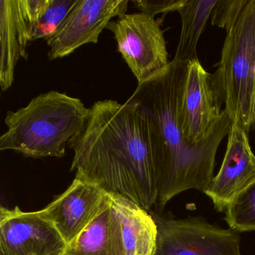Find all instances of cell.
<instances>
[{
  "label": "cell",
  "mask_w": 255,
  "mask_h": 255,
  "mask_svg": "<svg viewBox=\"0 0 255 255\" xmlns=\"http://www.w3.org/2000/svg\"><path fill=\"white\" fill-rule=\"evenodd\" d=\"M90 113L79 98L57 91L41 94L26 107L7 113L0 150L34 159L63 157L67 146L83 132Z\"/></svg>",
  "instance_id": "3"
},
{
  "label": "cell",
  "mask_w": 255,
  "mask_h": 255,
  "mask_svg": "<svg viewBox=\"0 0 255 255\" xmlns=\"http://www.w3.org/2000/svg\"><path fill=\"white\" fill-rule=\"evenodd\" d=\"M71 171L148 211L157 199L147 121L129 101L95 102L83 132L69 143Z\"/></svg>",
  "instance_id": "2"
},
{
  "label": "cell",
  "mask_w": 255,
  "mask_h": 255,
  "mask_svg": "<svg viewBox=\"0 0 255 255\" xmlns=\"http://www.w3.org/2000/svg\"><path fill=\"white\" fill-rule=\"evenodd\" d=\"M248 2L249 0H219L212 11V25L229 33Z\"/></svg>",
  "instance_id": "18"
},
{
  "label": "cell",
  "mask_w": 255,
  "mask_h": 255,
  "mask_svg": "<svg viewBox=\"0 0 255 255\" xmlns=\"http://www.w3.org/2000/svg\"><path fill=\"white\" fill-rule=\"evenodd\" d=\"M110 201L109 192L76 176L68 189L42 210L69 245L105 210Z\"/></svg>",
  "instance_id": "11"
},
{
  "label": "cell",
  "mask_w": 255,
  "mask_h": 255,
  "mask_svg": "<svg viewBox=\"0 0 255 255\" xmlns=\"http://www.w3.org/2000/svg\"><path fill=\"white\" fill-rule=\"evenodd\" d=\"M0 255H9L8 254L5 253V252H0Z\"/></svg>",
  "instance_id": "21"
},
{
  "label": "cell",
  "mask_w": 255,
  "mask_h": 255,
  "mask_svg": "<svg viewBox=\"0 0 255 255\" xmlns=\"http://www.w3.org/2000/svg\"><path fill=\"white\" fill-rule=\"evenodd\" d=\"M50 0L0 1V86L9 89L20 58L27 59L26 48L34 41L35 26Z\"/></svg>",
  "instance_id": "8"
},
{
  "label": "cell",
  "mask_w": 255,
  "mask_h": 255,
  "mask_svg": "<svg viewBox=\"0 0 255 255\" xmlns=\"http://www.w3.org/2000/svg\"><path fill=\"white\" fill-rule=\"evenodd\" d=\"M157 237L153 255H242L240 237L196 217L154 216Z\"/></svg>",
  "instance_id": "6"
},
{
  "label": "cell",
  "mask_w": 255,
  "mask_h": 255,
  "mask_svg": "<svg viewBox=\"0 0 255 255\" xmlns=\"http://www.w3.org/2000/svg\"><path fill=\"white\" fill-rule=\"evenodd\" d=\"M255 69V0H249L222 47L220 66L225 110L246 133L254 129L252 95Z\"/></svg>",
  "instance_id": "4"
},
{
  "label": "cell",
  "mask_w": 255,
  "mask_h": 255,
  "mask_svg": "<svg viewBox=\"0 0 255 255\" xmlns=\"http://www.w3.org/2000/svg\"><path fill=\"white\" fill-rule=\"evenodd\" d=\"M107 29L114 35L118 51L138 85L163 71L171 62L163 32L154 17L142 12L126 13L110 22Z\"/></svg>",
  "instance_id": "5"
},
{
  "label": "cell",
  "mask_w": 255,
  "mask_h": 255,
  "mask_svg": "<svg viewBox=\"0 0 255 255\" xmlns=\"http://www.w3.org/2000/svg\"><path fill=\"white\" fill-rule=\"evenodd\" d=\"M67 243L43 210L0 208V251L9 255H64Z\"/></svg>",
  "instance_id": "10"
},
{
  "label": "cell",
  "mask_w": 255,
  "mask_h": 255,
  "mask_svg": "<svg viewBox=\"0 0 255 255\" xmlns=\"http://www.w3.org/2000/svg\"><path fill=\"white\" fill-rule=\"evenodd\" d=\"M252 121H253L254 129L255 128V69L254 77L253 95H252Z\"/></svg>",
  "instance_id": "20"
},
{
  "label": "cell",
  "mask_w": 255,
  "mask_h": 255,
  "mask_svg": "<svg viewBox=\"0 0 255 255\" xmlns=\"http://www.w3.org/2000/svg\"><path fill=\"white\" fill-rule=\"evenodd\" d=\"M64 255H123L111 200L105 210L68 245Z\"/></svg>",
  "instance_id": "14"
},
{
  "label": "cell",
  "mask_w": 255,
  "mask_h": 255,
  "mask_svg": "<svg viewBox=\"0 0 255 255\" xmlns=\"http://www.w3.org/2000/svg\"><path fill=\"white\" fill-rule=\"evenodd\" d=\"M255 181V155L248 133L231 124L226 153L220 170L204 193L215 209L225 212L231 202Z\"/></svg>",
  "instance_id": "12"
},
{
  "label": "cell",
  "mask_w": 255,
  "mask_h": 255,
  "mask_svg": "<svg viewBox=\"0 0 255 255\" xmlns=\"http://www.w3.org/2000/svg\"><path fill=\"white\" fill-rule=\"evenodd\" d=\"M189 64V63H188ZM188 64L173 59L163 71L138 85L129 102L145 117L156 176V206L162 209L189 189L204 192L213 179L216 156L231 122L225 110L211 135L190 145L183 135L181 110Z\"/></svg>",
  "instance_id": "1"
},
{
  "label": "cell",
  "mask_w": 255,
  "mask_h": 255,
  "mask_svg": "<svg viewBox=\"0 0 255 255\" xmlns=\"http://www.w3.org/2000/svg\"><path fill=\"white\" fill-rule=\"evenodd\" d=\"M186 0H135L132 1L135 8L141 12L154 17L159 14L178 11Z\"/></svg>",
  "instance_id": "19"
},
{
  "label": "cell",
  "mask_w": 255,
  "mask_h": 255,
  "mask_svg": "<svg viewBox=\"0 0 255 255\" xmlns=\"http://www.w3.org/2000/svg\"><path fill=\"white\" fill-rule=\"evenodd\" d=\"M218 0H186L178 12L182 29L174 60L189 63L198 59L197 45Z\"/></svg>",
  "instance_id": "15"
},
{
  "label": "cell",
  "mask_w": 255,
  "mask_h": 255,
  "mask_svg": "<svg viewBox=\"0 0 255 255\" xmlns=\"http://www.w3.org/2000/svg\"><path fill=\"white\" fill-rule=\"evenodd\" d=\"M110 200L119 224L123 255H153L157 237L154 217L121 195L110 193Z\"/></svg>",
  "instance_id": "13"
},
{
  "label": "cell",
  "mask_w": 255,
  "mask_h": 255,
  "mask_svg": "<svg viewBox=\"0 0 255 255\" xmlns=\"http://www.w3.org/2000/svg\"><path fill=\"white\" fill-rule=\"evenodd\" d=\"M128 0H78L56 33L47 39L50 61L66 57L88 44H97L112 19L126 14Z\"/></svg>",
  "instance_id": "9"
},
{
  "label": "cell",
  "mask_w": 255,
  "mask_h": 255,
  "mask_svg": "<svg viewBox=\"0 0 255 255\" xmlns=\"http://www.w3.org/2000/svg\"><path fill=\"white\" fill-rule=\"evenodd\" d=\"M78 0H50L48 6L38 20L35 29V40L47 39L60 27Z\"/></svg>",
  "instance_id": "17"
},
{
  "label": "cell",
  "mask_w": 255,
  "mask_h": 255,
  "mask_svg": "<svg viewBox=\"0 0 255 255\" xmlns=\"http://www.w3.org/2000/svg\"><path fill=\"white\" fill-rule=\"evenodd\" d=\"M225 89L220 71H205L198 59L188 64L182 104L181 117L185 140L190 145L205 141L223 117Z\"/></svg>",
  "instance_id": "7"
},
{
  "label": "cell",
  "mask_w": 255,
  "mask_h": 255,
  "mask_svg": "<svg viewBox=\"0 0 255 255\" xmlns=\"http://www.w3.org/2000/svg\"><path fill=\"white\" fill-rule=\"evenodd\" d=\"M225 220L236 232L255 231V181L230 204Z\"/></svg>",
  "instance_id": "16"
}]
</instances>
